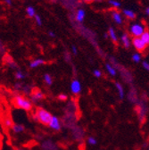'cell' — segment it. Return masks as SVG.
I'll list each match as a JSON object with an SVG mask.
<instances>
[{
  "instance_id": "6da1fadb",
  "label": "cell",
  "mask_w": 149,
  "mask_h": 150,
  "mask_svg": "<svg viewBox=\"0 0 149 150\" xmlns=\"http://www.w3.org/2000/svg\"><path fill=\"white\" fill-rule=\"evenodd\" d=\"M35 119L38 120L40 123H42L45 126H50L53 116L51 115L50 112H47V110H45V109H43L41 107H38L36 109Z\"/></svg>"
},
{
  "instance_id": "7a4b0ae2",
  "label": "cell",
  "mask_w": 149,
  "mask_h": 150,
  "mask_svg": "<svg viewBox=\"0 0 149 150\" xmlns=\"http://www.w3.org/2000/svg\"><path fill=\"white\" fill-rule=\"evenodd\" d=\"M12 104L16 108L23 109L25 111H30L32 109V103L23 96H16L12 99Z\"/></svg>"
},
{
  "instance_id": "3957f363",
  "label": "cell",
  "mask_w": 149,
  "mask_h": 150,
  "mask_svg": "<svg viewBox=\"0 0 149 150\" xmlns=\"http://www.w3.org/2000/svg\"><path fill=\"white\" fill-rule=\"evenodd\" d=\"M132 44L136 47V49L139 52H143L146 48V44L142 40V39L138 37H135L132 39Z\"/></svg>"
},
{
  "instance_id": "277c9868",
  "label": "cell",
  "mask_w": 149,
  "mask_h": 150,
  "mask_svg": "<svg viewBox=\"0 0 149 150\" xmlns=\"http://www.w3.org/2000/svg\"><path fill=\"white\" fill-rule=\"evenodd\" d=\"M45 98L44 94L42 93V91L39 88H35L32 92H31V98L33 101H38V100H40V99H43Z\"/></svg>"
},
{
  "instance_id": "5b68a950",
  "label": "cell",
  "mask_w": 149,
  "mask_h": 150,
  "mask_svg": "<svg viewBox=\"0 0 149 150\" xmlns=\"http://www.w3.org/2000/svg\"><path fill=\"white\" fill-rule=\"evenodd\" d=\"M144 27L142 25L139 24H134L131 27V33L133 36L135 37H138V36H142V34L144 33Z\"/></svg>"
},
{
  "instance_id": "8992f818",
  "label": "cell",
  "mask_w": 149,
  "mask_h": 150,
  "mask_svg": "<svg viewBox=\"0 0 149 150\" xmlns=\"http://www.w3.org/2000/svg\"><path fill=\"white\" fill-rule=\"evenodd\" d=\"M50 127L53 128V129H55V130H60L61 125H60V122H59V120H58L57 117H55V116L53 117L52 122H51V123H50Z\"/></svg>"
},
{
  "instance_id": "52a82bcc",
  "label": "cell",
  "mask_w": 149,
  "mask_h": 150,
  "mask_svg": "<svg viewBox=\"0 0 149 150\" xmlns=\"http://www.w3.org/2000/svg\"><path fill=\"white\" fill-rule=\"evenodd\" d=\"M71 91L73 93H75V94L80 93V91H81V83L78 81H73L71 82Z\"/></svg>"
},
{
  "instance_id": "ba28073f",
  "label": "cell",
  "mask_w": 149,
  "mask_h": 150,
  "mask_svg": "<svg viewBox=\"0 0 149 150\" xmlns=\"http://www.w3.org/2000/svg\"><path fill=\"white\" fill-rule=\"evenodd\" d=\"M141 39H142V40H143L146 45H149V32H148L147 30L142 34Z\"/></svg>"
},
{
  "instance_id": "9c48e42d",
  "label": "cell",
  "mask_w": 149,
  "mask_h": 150,
  "mask_svg": "<svg viewBox=\"0 0 149 150\" xmlns=\"http://www.w3.org/2000/svg\"><path fill=\"white\" fill-rule=\"evenodd\" d=\"M84 16H85V13L83 10H79L78 13H77V16H76V19L78 22H82V20L84 19Z\"/></svg>"
},
{
  "instance_id": "30bf717a",
  "label": "cell",
  "mask_w": 149,
  "mask_h": 150,
  "mask_svg": "<svg viewBox=\"0 0 149 150\" xmlns=\"http://www.w3.org/2000/svg\"><path fill=\"white\" fill-rule=\"evenodd\" d=\"M45 63H46V62L43 61V60H41V59L35 60V61H33V62L30 64V67H31V68H34V67H37V66H39V65H40V64H45Z\"/></svg>"
},
{
  "instance_id": "8fae6325",
  "label": "cell",
  "mask_w": 149,
  "mask_h": 150,
  "mask_svg": "<svg viewBox=\"0 0 149 150\" xmlns=\"http://www.w3.org/2000/svg\"><path fill=\"white\" fill-rule=\"evenodd\" d=\"M121 40L124 43V47L126 48H129V39H128V36L126 34H123V36L121 37Z\"/></svg>"
},
{
  "instance_id": "7c38bea8",
  "label": "cell",
  "mask_w": 149,
  "mask_h": 150,
  "mask_svg": "<svg viewBox=\"0 0 149 150\" xmlns=\"http://www.w3.org/2000/svg\"><path fill=\"white\" fill-rule=\"evenodd\" d=\"M12 129H13V130L14 131V132H21V131H23V126H22V125H17V124H14V125H13V127H12Z\"/></svg>"
},
{
  "instance_id": "4fadbf2b",
  "label": "cell",
  "mask_w": 149,
  "mask_h": 150,
  "mask_svg": "<svg viewBox=\"0 0 149 150\" xmlns=\"http://www.w3.org/2000/svg\"><path fill=\"white\" fill-rule=\"evenodd\" d=\"M124 13L129 19H135L136 18V14L133 12L129 11V10H124Z\"/></svg>"
},
{
  "instance_id": "5bb4252c",
  "label": "cell",
  "mask_w": 149,
  "mask_h": 150,
  "mask_svg": "<svg viewBox=\"0 0 149 150\" xmlns=\"http://www.w3.org/2000/svg\"><path fill=\"white\" fill-rule=\"evenodd\" d=\"M109 34H110V36H111V38H112V40H113L114 41V43H116V42H117V38H116V36H115V33H114V30L112 29V28L109 29Z\"/></svg>"
},
{
  "instance_id": "9a60e30c",
  "label": "cell",
  "mask_w": 149,
  "mask_h": 150,
  "mask_svg": "<svg viewBox=\"0 0 149 150\" xmlns=\"http://www.w3.org/2000/svg\"><path fill=\"white\" fill-rule=\"evenodd\" d=\"M116 87L118 88V91H119V95L121 97V98H123V96H124V92H123V88L121 87V85L120 83H116Z\"/></svg>"
},
{
  "instance_id": "2e32d148",
  "label": "cell",
  "mask_w": 149,
  "mask_h": 150,
  "mask_svg": "<svg viewBox=\"0 0 149 150\" xmlns=\"http://www.w3.org/2000/svg\"><path fill=\"white\" fill-rule=\"evenodd\" d=\"M114 15V19L115 20V22L117 23H121V16H120V14L118 13H113Z\"/></svg>"
},
{
  "instance_id": "e0dca14e",
  "label": "cell",
  "mask_w": 149,
  "mask_h": 150,
  "mask_svg": "<svg viewBox=\"0 0 149 150\" xmlns=\"http://www.w3.org/2000/svg\"><path fill=\"white\" fill-rule=\"evenodd\" d=\"M44 79H45V81L47 82V84H48V85L52 84V77L49 74H46L44 76Z\"/></svg>"
},
{
  "instance_id": "ac0fdd59",
  "label": "cell",
  "mask_w": 149,
  "mask_h": 150,
  "mask_svg": "<svg viewBox=\"0 0 149 150\" xmlns=\"http://www.w3.org/2000/svg\"><path fill=\"white\" fill-rule=\"evenodd\" d=\"M106 69L108 70V71L110 72V74H111V75H113V76H114V75L116 74V71H115V70H114L113 67H111L109 64H106Z\"/></svg>"
},
{
  "instance_id": "d6986e66",
  "label": "cell",
  "mask_w": 149,
  "mask_h": 150,
  "mask_svg": "<svg viewBox=\"0 0 149 150\" xmlns=\"http://www.w3.org/2000/svg\"><path fill=\"white\" fill-rule=\"evenodd\" d=\"M5 61H6V63H7V64H13V58L11 57V56L9 55V54H5Z\"/></svg>"
},
{
  "instance_id": "ffe728a7",
  "label": "cell",
  "mask_w": 149,
  "mask_h": 150,
  "mask_svg": "<svg viewBox=\"0 0 149 150\" xmlns=\"http://www.w3.org/2000/svg\"><path fill=\"white\" fill-rule=\"evenodd\" d=\"M27 13H28L29 16H30V17H32V16L35 15V10L32 7H30V6L27 8Z\"/></svg>"
},
{
  "instance_id": "44dd1931",
  "label": "cell",
  "mask_w": 149,
  "mask_h": 150,
  "mask_svg": "<svg viewBox=\"0 0 149 150\" xmlns=\"http://www.w3.org/2000/svg\"><path fill=\"white\" fill-rule=\"evenodd\" d=\"M5 124H6V127H13V122H12V121H11L9 118H6V119Z\"/></svg>"
},
{
  "instance_id": "7402d4cb",
  "label": "cell",
  "mask_w": 149,
  "mask_h": 150,
  "mask_svg": "<svg viewBox=\"0 0 149 150\" xmlns=\"http://www.w3.org/2000/svg\"><path fill=\"white\" fill-rule=\"evenodd\" d=\"M68 98V97L66 95H64V94H61V95L58 96V99L59 100H62V101H66Z\"/></svg>"
},
{
  "instance_id": "603a6c76",
  "label": "cell",
  "mask_w": 149,
  "mask_h": 150,
  "mask_svg": "<svg viewBox=\"0 0 149 150\" xmlns=\"http://www.w3.org/2000/svg\"><path fill=\"white\" fill-rule=\"evenodd\" d=\"M15 76H16L17 79H23L24 78V75L21 71H17L16 74H15Z\"/></svg>"
},
{
  "instance_id": "cb8c5ba5",
  "label": "cell",
  "mask_w": 149,
  "mask_h": 150,
  "mask_svg": "<svg viewBox=\"0 0 149 150\" xmlns=\"http://www.w3.org/2000/svg\"><path fill=\"white\" fill-rule=\"evenodd\" d=\"M133 60H134L135 62H137V63H138V62L140 61V56H139L138 54H135L133 55Z\"/></svg>"
},
{
  "instance_id": "d4e9b609",
  "label": "cell",
  "mask_w": 149,
  "mask_h": 150,
  "mask_svg": "<svg viewBox=\"0 0 149 150\" xmlns=\"http://www.w3.org/2000/svg\"><path fill=\"white\" fill-rule=\"evenodd\" d=\"M88 142H89L91 145H96V143H97V140H96L94 138H89V139H88Z\"/></svg>"
},
{
  "instance_id": "484cf974",
  "label": "cell",
  "mask_w": 149,
  "mask_h": 150,
  "mask_svg": "<svg viewBox=\"0 0 149 150\" xmlns=\"http://www.w3.org/2000/svg\"><path fill=\"white\" fill-rule=\"evenodd\" d=\"M94 75H95L96 77H97V78L101 77V72H100V71H98V70H96V71H94Z\"/></svg>"
},
{
  "instance_id": "4316f807",
  "label": "cell",
  "mask_w": 149,
  "mask_h": 150,
  "mask_svg": "<svg viewBox=\"0 0 149 150\" xmlns=\"http://www.w3.org/2000/svg\"><path fill=\"white\" fill-rule=\"evenodd\" d=\"M35 18H36V21H37V23H38V24L41 25V20H40V16L39 15H35Z\"/></svg>"
},
{
  "instance_id": "83f0119b",
  "label": "cell",
  "mask_w": 149,
  "mask_h": 150,
  "mask_svg": "<svg viewBox=\"0 0 149 150\" xmlns=\"http://www.w3.org/2000/svg\"><path fill=\"white\" fill-rule=\"evenodd\" d=\"M110 3H111L112 5L115 6H120V3H118V2H115V1H114V0H111Z\"/></svg>"
},
{
  "instance_id": "f1b7e54d",
  "label": "cell",
  "mask_w": 149,
  "mask_h": 150,
  "mask_svg": "<svg viewBox=\"0 0 149 150\" xmlns=\"http://www.w3.org/2000/svg\"><path fill=\"white\" fill-rule=\"evenodd\" d=\"M143 66H144V67H145V68L147 71H149V64H148L147 63L144 62V63H143Z\"/></svg>"
},
{
  "instance_id": "f546056e",
  "label": "cell",
  "mask_w": 149,
  "mask_h": 150,
  "mask_svg": "<svg viewBox=\"0 0 149 150\" xmlns=\"http://www.w3.org/2000/svg\"><path fill=\"white\" fill-rule=\"evenodd\" d=\"M72 50H73V53L74 54H77V50H76V47H72Z\"/></svg>"
},
{
  "instance_id": "4dcf8cb0",
  "label": "cell",
  "mask_w": 149,
  "mask_h": 150,
  "mask_svg": "<svg viewBox=\"0 0 149 150\" xmlns=\"http://www.w3.org/2000/svg\"><path fill=\"white\" fill-rule=\"evenodd\" d=\"M84 1H85L86 3H88V4H89V3H92L93 1H94V0H84Z\"/></svg>"
},
{
  "instance_id": "1f68e13d",
  "label": "cell",
  "mask_w": 149,
  "mask_h": 150,
  "mask_svg": "<svg viewBox=\"0 0 149 150\" xmlns=\"http://www.w3.org/2000/svg\"><path fill=\"white\" fill-rule=\"evenodd\" d=\"M6 2L9 6L11 5V0H6Z\"/></svg>"
},
{
  "instance_id": "d6a6232c",
  "label": "cell",
  "mask_w": 149,
  "mask_h": 150,
  "mask_svg": "<svg viewBox=\"0 0 149 150\" xmlns=\"http://www.w3.org/2000/svg\"><path fill=\"white\" fill-rule=\"evenodd\" d=\"M49 34H50V36H51V37H54V34L53 32H50Z\"/></svg>"
},
{
  "instance_id": "836d02e7",
  "label": "cell",
  "mask_w": 149,
  "mask_h": 150,
  "mask_svg": "<svg viewBox=\"0 0 149 150\" xmlns=\"http://www.w3.org/2000/svg\"><path fill=\"white\" fill-rule=\"evenodd\" d=\"M146 13H147V14H149V8H147V9H146Z\"/></svg>"
},
{
  "instance_id": "e575fe53",
  "label": "cell",
  "mask_w": 149,
  "mask_h": 150,
  "mask_svg": "<svg viewBox=\"0 0 149 150\" xmlns=\"http://www.w3.org/2000/svg\"><path fill=\"white\" fill-rule=\"evenodd\" d=\"M17 150H22V149H17Z\"/></svg>"
}]
</instances>
